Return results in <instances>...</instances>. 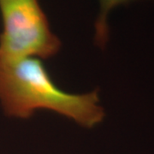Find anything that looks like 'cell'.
<instances>
[{
    "label": "cell",
    "mask_w": 154,
    "mask_h": 154,
    "mask_svg": "<svg viewBox=\"0 0 154 154\" xmlns=\"http://www.w3.org/2000/svg\"><path fill=\"white\" fill-rule=\"evenodd\" d=\"M0 105L11 117L28 119L38 110H47L89 128L105 117L98 90L84 94L65 92L38 57L0 61Z\"/></svg>",
    "instance_id": "6da1fadb"
},
{
    "label": "cell",
    "mask_w": 154,
    "mask_h": 154,
    "mask_svg": "<svg viewBox=\"0 0 154 154\" xmlns=\"http://www.w3.org/2000/svg\"><path fill=\"white\" fill-rule=\"evenodd\" d=\"M0 61L48 59L60 51V39L51 32L38 0H0Z\"/></svg>",
    "instance_id": "7a4b0ae2"
},
{
    "label": "cell",
    "mask_w": 154,
    "mask_h": 154,
    "mask_svg": "<svg viewBox=\"0 0 154 154\" xmlns=\"http://www.w3.org/2000/svg\"><path fill=\"white\" fill-rule=\"evenodd\" d=\"M134 0H99V16L95 22V42L100 48H105L109 38L108 15L116 6L128 5Z\"/></svg>",
    "instance_id": "3957f363"
}]
</instances>
